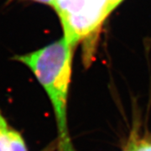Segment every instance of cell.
Returning a JSON list of instances; mask_svg holds the SVG:
<instances>
[{
    "instance_id": "277c9868",
    "label": "cell",
    "mask_w": 151,
    "mask_h": 151,
    "mask_svg": "<svg viewBox=\"0 0 151 151\" xmlns=\"http://www.w3.org/2000/svg\"><path fill=\"white\" fill-rule=\"evenodd\" d=\"M139 143L140 142L137 139V136L135 135V133H133V134L130 137L128 145L124 148V151H136L139 145Z\"/></svg>"
},
{
    "instance_id": "8992f818",
    "label": "cell",
    "mask_w": 151,
    "mask_h": 151,
    "mask_svg": "<svg viewBox=\"0 0 151 151\" xmlns=\"http://www.w3.org/2000/svg\"><path fill=\"white\" fill-rule=\"evenodd\" d=\"M32 1L38 2V3H40V4H48V5L52 6V7H54L55 3V0H32Z\"/></svg>"
},
{
    "instance_id": "7a4b0ae2",
    "label": "cell",
    "mask_w": 151,
    "mask_h": 151,
    "mask_svg": "<svg viewBox=\"0 0 151 151\" xmlns=\"http://www.w3.org/2000/svg\"><path fill=\"white\" fill-rule=\"evenodd\" d=\"M107 0H55L64 38L72 47L95 31L108 15Z\"/></svg>"
},
{
    "instance_id": "5b68a950",
    "label": "cell",
    "mask_w": 151,
    "mask_h": 151,
    "mask_svg": "<svg viewBox=\"0 0 151 151\" xmlns=\"http://www.w3.org/2000/svg\"><path fill=\"white\" fill-rule=\"evenodd\" d=\"M107 1H108L107 10H108V14H109L117 6L119 5V4H121V2L123 0H107Z\"/></svg>"
},
{
    "instance_id": "3957f363",
    "label": "cell",
    "mask_w": 151,
    "mask_h": 151,
    "mask_svg": "<svg viewBox=\"0 0 151 151\" xmlns=\"http://www.w3.org/2000/svg\"><path fill=\"white\" fill-rule=\"evenodd\" d=\"M0 151H28L21 134L7 122L0 109Z\"/></svg>"
},
{
    "instance_id": "6da1fadb",
    "label": "cell",
    "mask_w": 151,
    "mask_h": 151,
    "mask_svg": "<svg viewBox=\"0 0 151 151\" xmlns=\"http://www.w3.org/2000/svg\"><path fill=\"white\" fill-rule=\"evenodd\" d=\"M73 48L65 38L14 59L27 66L45 91L57 127V151H76L67 123V99Z\"/></svg>"
}]
</instances>
